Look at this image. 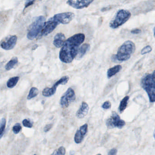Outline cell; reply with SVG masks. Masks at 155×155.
Listing matches in <instances>:
<instances>
[{"label":"cell","instance_id":"34","mask_svg":"<svg viewBox=\"0 0 155 155\" xmlns=\"http://www.w3.org/2000/svg\"><path fill=\"white\" fill-rule=\"evenodd\" d=\"M153 136H154V138L155 139V130H154V134H153Z\"/></svg>","mask_w":155,"mask_h":155},{"label":"cell","instance_id":"4","mask_svg":"<svg viewBox=\"0 0 155 155\" xmlns=\"http://www.w3.org/2000/svg\"><path fill=\"white\" fill-rule=\"evenodd\" d=\"M46 23V18L43 16H39L35 19L30 26L27 34V38L30 40L34 39L41 32Z\"/></svg>","mask_w":155,"mask_h":155},{"label":"cell","instance_id":"17","mask_svg":"<svg viewBox=\"0 0 155 155\" xmlns=\"http://www.w3.org/2000/svg\"><path fill=\"white\" fill-rule=\"evenodd\" d=\"M122 69V67L121 65H117L114 66L113 68H110L108 70L107 72V76L108 78H110L111 77L116 75L118 72H119Z\"/></svg>","mask_w":155,"mask_h":155},{"label":"cell","instance_id":"7","mask_svg":"<svg viewBox=\"0 0 155 155\" xmlns=\"http://www.w3.org/2000/svg\"><path fill=\"white\" fill-rule=\"evenodd\" d=\"M76 98V94L74 91L71 88H69L61 97L60 100L61 106L63 108L68 107L70 103L75 100Z\"/></svg>","mask_w":155,"mask_h":155},{"label":"cell","instance_id":"19","mask_svg":"<svg viewBox=\"0 0 155 155\" xmlns=\"http://www.w3.org/2000/svg\"><path fill=\"white\" fill-rule=\"evenodd\" d=\"M18 62V58L17 57H13L5 66V69L7 71H10L12 69L14 66Z\"/></svg>","mask_w":155,"mask_h":155},{"label":"cell","instance_id":"23","mask_svg":"<svg viewBox=\"0 0 155 155\" xmlns=\"http://www.w3.org/2000/svg\"><path fill=\"white\" fill-rule=\"evenodd\" d=\"M66 154V149L64 147H61L55 150L52 153V155H65Z\"/></svg>","mask_w":155,"mask_h":155},{"label":"cell","instance_id":"20","mask_svg":"<svg viewBox=\"0 0 155 155\" xmlns=\"http://www.w3.org/2000/svg\"><path fill=\"white\" fill-rule=\"evenodd\" d=\"M19 80V77H14L11 78L8 81L7 83V86L9 88L14 87L17 85Z\"/></svg>","mask_w":155,"mask_h":155},{"label":"cell","instance_id":"28","mask_svg":"<svg viewBox=\"0 0 155 155\" xmlns=\"http://www.w3.org/2000/svg\"><path fill=\"white\" fill-rule=\"evenodd\" d=\"M111 106V103L110 101H106L102 104L101 107L104 109H108L110 108Z\"/></svg>","mask_w":155,"mask_h":155},{"label":"cell","instance_id":"18","mask_svg":"<svg viewBox=\"0 0 155 155\" xmlns=\"http://www.w3.org/2000/svg\"><path fill=\"white\" fill-rule=\"evenodd\" d=\"M129 99V97L126 96L120 101L119 107V110L120 113H122L126 109L127 106Z\"/></svg>","mask_w":155,"mask_h":155},{"label":"cell","instance_id":"14","mask_svg":"<svg viewBox=\"0 0 155 155\" xmlns=\"http://www.w3.org/2000/svg\"><path fill=\"white\" fill-rule=\"evenodd\" d=\"M89 110V107L87 103L83 101L82 102L81 107L76 113V117L79 119H82L85 117L87 114Z\"/></svg>","mask_w":155,"mask_h":155},{"label":"cell","instance_id":"31","mask_svg":"<svg viewBox=\"0 0 155 155\" xmlns=\"http://www.w3.org/2000/svg\"><path fill=\"white\" fill-rule=\"evenodd\" d=\"M130 32H131V33L133 34H139L141 32V30L139 29H135L131 30Z\"/></svg>","mask_w":155,"mask_h":155},{"label":"cell","instance_id":"2","mask_svg":"<svg viewBox=\"0 0 155 155\" xmlns=\"http://www.w3.org/2000/svg\"><path fill=\"white\" fill-rule=\"evenodd\" d=\"M136 50V46L133 41L128 40L123 43L118 49L117 54L112 57V61L121 63L127 61Z\"/></svg>","mask_w":155,"mask_h":155},{"label":"cell","instance_id":"1","mask_svg":"<svg viewBox=\"0 0 155 155\" xmlns=\"http://www.w3.org/2000/svg\"><path fill=\"white\" fill-rule=\"evenodd\" d=\"M85 39V36L84 34L78 33L67 40L60 51V60L64 63H71L77 57L80 47Z\"/></svg>","mask_w":155,"mask_h":155},{"label":"cell","instance_id":"8","mask_svg":"<svg viewBox=\"0 0 155 155\" xmlns=\"http://www.w3.org/2000/svg\"><path fill=\"white\" fill-rule=\"evenodd\" d=\"M59 23L53 17L49 19L47 22H46L43 29L40 33V37L47 36L57 28Z\"/></svg>","mask_w":155,"mask_h":155},{"label":"cell","instance_id":"24","mask_svg":"<svg viewBox=\"0 0 155 155\" xmlns=\"http://www.w3.org/2000/svg\"><path fill=\"white\" fill-rule=\"evenodd\" d=\"M22 127L20 123H16L14 126H13L12 130H13L14 133L15 134H18L20 132Z\"/></svg>","mask_w":155,"mask_h":155},{"label":"cell","instance_id":"11","mask_svg":"<svg viewBox=\"0 0 155 155\" xmlns=\"http://www.w3.org/2000/svg\"><path fill=\"white\" fill-rule=\"evenodd\" d=\"M94 0H68L67 3L72 8L81 9L87 8Z\"/></svg>","mask_w":155,"mask_h":155},{"label":"cell","instance_id":"15","mask_svg":"<svg viewBox=\"0 0 155 155\" xmlns=\"http://www.w3.org/2000/svg\"><path fill=\"white\" fill-rule=\"evenodd\" d=\"M66 41V37L63 33H58L54 37L53 44L57 48H61Z\"/></svg>","mask_w":155,"mask_h":155},{"label":"cell","instance_id":"10","mask_svg":"<svg viewBox=\"0 0 155 155\" xmlns=\"http://www.w3.org/2000/svg\"><path fill=\"white\" fill-rule=\"evenodd\" d=\"M75 14L71 12H63L56 14L54 18L60 24H68L75 18Z\"/></svg>","mask_w":155,"mask_h":155},{"label":"cell","instance_id":"33","mask_svg":"<svg viewBox=\"0 0 155 155\" xmlns=\"http://www.w3.org/2000/svg\"><path fill=\"white\" fill-rule=\"evenodd\" d=\"M153 31H154V36L155 38V27L154 28V29H153Z\"/></svg>","mask_w":155,"mask_h":155},{"label":"cell","instance_id":"6","mask_svg":"<svg viewBox=\"0 0 155 155\" xmlns=\"http://www.w3.org/2000/svg\"><path fill=\"white\" fill-rule=\"evenodd\" d=\"M106 126L109 129L118 128L121 129L125 126V121L120 119V116L116 112H112V114L106 121Z\"/></svg>","mask_w":155,"mask_h":155},{"label":"cell","instance_id":"30","mask_svg":"<svg viewBox=\"0 0 155 155\" xmlns=\"http://www.w3.org/2000/svg\"><path fill=\"white\" fill-rule=\"evenodd\" d=\"M117 153V150L116 148H113L109 151L108 154L110 155H115Z\"/></svg>","mask_w":155,"mask_h":155},{"label":"cell","instance_id":"13","mask_svg":"<svg viewBox=\"0 0 155 155\" xmlns=\"http://www.w3.org/2000/svg\"><path fill=\"white\" fill-rule=\"evenodd\" d=\"M61 83L60 81H57L53 85L52 87H46L42 91V95L45 97H50L53 96L57 91L58 86L61 85Z\"/></svg>","mask_w":155,"mask_h":155},{"label":"cell","instance_id":"16","mask_svg":"<svg viewBox=\"0 0 155 155\" xmlns=\"http://www.w3.org/2000/svg\"><path fill=\"white\" fill-rule=\"evenodd\" d=\"M90 48V45L87 43H85L83 44L80 48L78 53L77 55V58L81 59L83 58V56L86 54V53L89 50Z\"/></svg>","mask_w":155,"mask_h":155},{"label":"cell","instance_id":"29","mask_svg":"<svg viewBox=\"0 0 155 155\" xmlns=\"http://www.w3.org/2000/svg\"><path fill=\"white\" fill-rule=\"evenodd\" d=\"M52 124H48V125H46V126H45V127H44V131H45V132H48V131H49V130L51 129V128H52Z\"/></svg>","mask_w":155,"mask_h":155},{"label":"cell","instance_id":"21","mask_svg":"<svg viewBox=\"0 0 155 155\" xmlns=\"http://www.w3.org/2000/svg\"><path fill=\"white\" fill-rule=\"evenodd\" d=\"M39 94V90L37 88L35 87H32L31 88L29 92L28 95L27 99L28 100L32 99L33 98H35L37 97Z\"/></svg>","mask_w":155,"mask_h":155},{"label":"cell","instance_id":"22","mask_svg":"<svg viewBox=\"0 0 155 155\" xmlns=\"http://www.w3.org/2000/svg\"><path fill=\"white\" fill-rule=\"evenodd\" d=\"M6 126V120L4 118H2L1 120V129H0V137H2L5 132Z\"/></svg>","mask_w":155,"mask_h":155},{"label":"cell","instance_id":"25","mask_svg":"<svg viewBox=\"0 0 155 155\" xmlns=\"http://www.w3.org/2000/svg\"><path fill=\"white\" fill-rule=\"evenodd\" d=\"M152 51V48L150 46H147L144 47L141 51V54L142 55H145L147 53H150Z\"/></svg>","mask_w":155,"mask_h":155},{"label":"cell","instance_id":"3","mask_svg":"<svg viewBox=\"0 0 155 155\" xmlns=\"http://www.w3.org/2000/svg\"><path fill=\"white\" fill-rule=\"evenodd\" d=\"M141 86L147 93L150 102H155V80L152 74H146L142 77Z\"/></svg>","mask_w":155,"mask_h":155},{"label":"cell","instance_id":"32","mask_svg":"<svg viewBox=\"0 0 155 155\" xmlns=\"http://www.w3.org/2000/svg\"><path fill=\"white\" fill-rule=\"evenodd\" d=\"M152 77L154 78V79L155 80V71H154V72H153L152 74Z\"/></svg>","mask_w":155,"mask_h":155},{"label":"cell","instance_id":"26","mask_svg":"<svg viewBox=\"0 0 155 155\" xmlns=\"http://www.w3.org/2000/svg\"><path fill=\"white\" fill-rule=\"evenodd\" d=\"M36 1H37V0H26L23 11H24V10L26 9H27V8H28L29 7H30L31 6L33 5L35 2ZM38 1H41V0H38Z\"/></svg>","mask_w":155,"mask_h":155},{"label":"cell","instance_id":"12","mask_svg":"<svg viewBox=\"0 0 155 155\" xmlns=\"http://www.w3.org/2000/svg\"><path fill=\"white\" fill-rule=\"evenodd\" d=\"M88 131L87 124L82 125L77 130L74 137V140L77 144L81 143Z\"/></svg>","mask_w":155,"mask_h":155},{"label":"cell","instance_id":"27","mask_svg":"<svg viewBox=\"0 0 155 155\" xmlns=\"http://www.w3.org/2000/svg\"><path fill=\"white\" fill-rule=\"evenodd\" d=\"M22 124L24 127L27 128H31L33 127L32 123L27 119H25L22 121Z\"/></svg>","mask_w":155,"mask_h":155},{"label":"cell","instance_id":"9","mask_svg":"<svg viewBox=\"0 0 155 155\" xmlns=\"http://www.w3.org/2000/svg\"><path fill=\"white\" fill-rule=\"evenodd\" d=\"M18 37L16 35H10L2 41L1 47L5 50L8 51L14 48L17 44Z\"/></svg>","mask_w":155,"mask_h":155},{"label":"cell","instance_id":"5","mask_svg":"<svg viewBox=\"0 0 155 155\" xmlns=\"http://www.w3.org/2000/svg\"><path fill=\"white\" fill-rule=\"evenodd\" d=\"M131 17V13L127 10L121 9L117 12L114 18L110 21L109 27L115 29L125 24L129 20Z\"/></svg>","mask_w":155,"mask_h":155}]
</instances>
